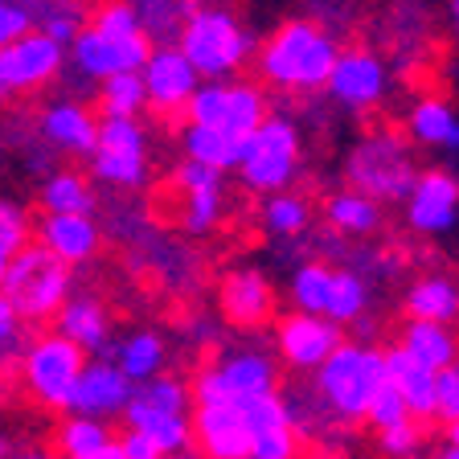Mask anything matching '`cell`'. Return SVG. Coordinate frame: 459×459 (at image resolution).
<instances>
[{
  "mask_svg": "<svg viewBox=\"0 0 459 459\" xmlns=\"http://www.w3.org/2000/svg\"><path fill=\"white\" fill-rule=\"evenodd\" d=\"M336 49L341 46L316 21L296 17V21H283L255 49V66H258V78L267 86H275V91L312 95V91H325L328 70L336 62Z\"/></svg>",
  "mask_w": 459,
  "mask_h": 459,
  "instance_id": "cell-1",
  "label": "cell"
},
{
  "mask_svg": "<svg viewBox=\"0 0 459 459\" xmlns=\"http://www.w3.org/2000/svg\"><path fill=\"white\" fill-rule=\"evenodd\" d=\"M385 382V357L382 349L361 341H341L320 369L312 373L316 406L325 414V422H341V427H357L365 422L373 394Z\"/></svg>",
  "mask_w": 459,
  "mask_h": 459,
  "instance_id": "cell-2",
  "label": "cell"
},
{
  "mask_svg": "<svg viewBox=\"0 0 459 459\" xmlns=\"http://www.w3.org/2000/svg\"><path fill=\"white\" fill-rule=\"evenodd\" d=\"M414 177H419L414 143L390 124L369 127L344 152V181H349V189L377 201V205H402Z\"/></svg>",
  "mask_w": 459,
  "mask_h": 459,
  "instance_id": "cell-3",
  "label": "cell"
},
{
  "mask_svg": "<svg viewBox=\"0 0 459 459\" xmlns=\"http://www.w3.org/2000/svg\"><path fill=\"white\" fill-rule=\"evenodd\" d=\"M177 49L197 70L201 82H221V78H238L258 46L250 38V29L234 13L193 9V17L177 33Z\"/></svg>",
  "mask_w": 459,
  "mask_h": 459,
  "instance_id": "cell-4",
  "label": "cell"
},
{
  "mask_svg": "<svg viewBox=\"0 0 459 459\" xmlns=\"http://www.w3.org/2000/svg\"><path fill=\"white\" fill-rule=\"evenodd\" d=\"M70 296H74V271L62 267L38 242H29L13 255L4 283H0V299L13 307L21 325H54L57 307Z\"/></svg>",
  "mask_w": 459,
  "mask_h": 459,
  "instance_id": "cell-5",
  "label": "cell"
},
{
  "mask_svg": "<svg viewBox=\"0 0 459 459\" xmlns=\"http://www.w3.org/2000/svg\"><path fill=\"white\" fill-rule=\"evenodd\" d=\"M189 382L177 373H160L152 382L132 385V398H127L119 419L127 430H140L143 439H152L164 459H172L189 451Z\"/></svg>",
  "mask_w": 459,
  "mask_h": 459,
  "instance_id": "cell-6",
  "label": "cell"
},
{
  "mask_svg": "<svg viewBox=\"0 0 459 459\" xmlns=\"http://www.w3.org/2000/svg\"><path fill=\"white\" fill-rule=\"evenodd\" d=\"M299 160H304V143H299V127L296 119L271 111L255 132L242 140L238 152V181L247 185L250 193H287V185L299 177Z\"/></svg>",
  "mask_w": 459,
  "mask_h": 459,
  "instance_id": "cell-7",
  "label": "cell"
},
{
  "mask_svg": "<svg viewBox=\"0 0 459 459\" xmlns=\"http://www.w3.org/2000/svg\"><path fill=\"white\" fill-rule=\"evenodd\" d=\"M267 115L271 103L263 82H250V78L238 74V78H221V82H201L193 91L189 107H185V124L210 127V132L242 143Z\"/></svg>",
  "mask_w": 459,
  "mask_h": 459,
  "instance_id": "cell-8",
  "label": "cell"
},
{
  "mask_svg": "<svg viewBox=\"0 0 459 459\" xmlns=\"http://www.w3.org/2000/svg\"><path fill=\"white\" fill-rule=\"evenodd\" d=\"M86 357L78 353L66 336H57L54 328L49 333L29 336L17 353V373H21V390L29 398L46 406V411L66 414L70 394L78 385V373H82Z\"/></svg>",
  "mask_w": 459,
  "mask_h": 459,
  "instance_id": "cell-9",
  "label": "cell"
},
{
  "mask_svg": "<svg viewBox=\"0 0 459 459\" xmlns=\"http://www.w3.org/2000/svg\"><path fill=\"white\" fill-rule=\"evenodd\" d=\"M279 390V365L267 349L258 344H238V349H226L213 365H201L197 377L189 382V398L193 406H205V402H247L255 394H271Z\"/></svg>",
  "mask_w": 459,
  "mask_h": 459,
  "instance_id": "cell-10",
  "label": "cell"
},
{
  "mask_svg": "<svg viewBox=\"0 0 459 459\" xmlns=\"http://www.w3.org/2000/svg\"><path fill=\"white\" fill-rule=\"evenodd\" d=\"M91 172L111 189L135 193L148 185L152 172V143L140 119H99L95 148H91Z\"/></svg>",
  "mask_w": 459,
  "mask_h": 459,
  "instance_id": "cell-11",
  "label": "cell"
},
{
  "mask_svg": "<svg viewBox=\"0 0 459 459\" xmlns=\"http://www.w3.org/2000/svg\"><path fill=\"white\" fill-rule=\"evenodd\" d=\"M62 66H66V49L29 29L25 38L9 41L0 49V103L49 86L62 74Z\"/></svg>",
  "mask_w": 459,
  "mask_h": 459,
  "instance_id": "cell-12",
  "label": "cell"
},
{
  "mask_svg": "<svg viewBox=\"0 0 459 459\" xmlns=\"http://www.w3.org/2000/svg\"><path fill=\"white\" fill-rule=\"evenodd\" d=\"M242 427H247V459H296L299 455V430L287 411V398L279 390L255 394L238 402Z\"/></svg>",
  "mask_w": 459,
  "mask_h": 459,
  "instance_id": "cell-13",
  "label": "cell"
},
{
  "mask_svg": "<svg viewBox=\"0 0 459 459\" xmlns=\"http://www.w3.org/2000/svg\"><path fill=\"white\" fill-rule=\"evenodd\" d=\"M325 91L344 111H373L385 99V91H390V74H385V62L373 49L349 46V49H336V62L328 70Z\"/></svg>",
  "mask_w": 459,
  "mask_h": 459,
  "instance_id": "cell-14",
  "label": "cell"
},
{
  "mask_svg": "<svg viewBox=\"0 0 459 459\" xmlns=\"http://www.w3.org/2000/svg\"><path fill=\"white\" fill-rule=\"evenodd\" d=\"M140 82H143V107H152L160 119H181L193 91L201 86V78L177 46H152V54H148V62L140 70Z\"/></svg>",
  "mask_w": 459,
  "mask_h": 459,
  "instance_id": "cell-15",
  "label": "cell"
},
{
  "mask_svg": "<svg viewBox=\"0 0 459 459\" xmlns=\"http://www.w3.org/2000/svg\"><path fill=\"white\" fill-rule=\"evenodd\" d=\"M406 226L414 234H427V238H439L451 234L459 221V181L451 169H427L414 177L411 193H406Z\"/></svg>",
  "mask_w": 459,
  "mask_h": 459,
  "instance_id": "cell-16",
  "label": "cell"
},
{
  "mask_svg": "<svg viewBox=\"0 0 459 459\" xmlns=\"http://www.w3.org/2000/svg\"><path fill=\"white\" fill-rule=\"evenodd\" d=\"M148 54H152V41L143 38V33L132 41H107V38H99L95 29H82L66 46V62L74 66V74L91 78V82H103V78L124 74V70L140 74Z\"/></svg>",
  "mask_w": 459,
  "mask_h": 459,
  "instance_id": "cell-17",
  "label": "cell"
},
{
  "mask_svg": "<svg viewBox=\"0 0 459 459\" xmlns=\"http://www.w3.org/2000/svg\"><path fill=\"white\" fill-rule=\"evenodd\" d=\"M218 307L226 325L242 333H258L263 325L275 320V287L258 267H234L218 283Z\"/></svg>",
  "mask_w": 459,
  "mask_h": 459,
  "instance_id": "cell-18",
  "label": "cell"
},
{
  "mask_svg": "<svg viewBox=\"0 0 459 459\" xmlns=\"http://www.w3.org/2000/svg\"><path fill=\"white\" fill-rule=\"evenodd\" d=\"M344 341V333L336 325H328L325 316H304L287 312L275 320V349L291 369L316 373L320 365L333 357V349Z\"/></svg>",
  "mask_w": 459,
  "mask_h": 459,
  "instance_id": "cell-19",
  "label": "cell"
},
{
  "mask_svg": "<svg viewBox=\"0 0 459 459\" xmlns=\"http://www.w3.org/2000/svg\"><path fill=\"white\" fill-rule=\"evenodd\" d=\"M127 398H132V382L124 373L115 369L103 357H86L82 373H78V385L70 394L66 414H78V419H95V422H111L124 414Z\"/></svg>",
  "mask_w": 459,
  "mask_h": 459,
  "instance_id": "cell-20",
  "label": "cell"
},
{
  "mask_svg": "<svg viewBox=\"0 0 459 459\" xmlns=\"http://www.w3.org/2000/svg\"><path fill=\"white\" fill-rule=\"evenodd\" d=\"M33 242L62 263V267H86L103 250V230L95 218H74V213H41L33 221Z\"/></svg>",
  "mask_w": 459,
  "mask_h": 459,
  "instance_id": "cell-21",
  "label": "cell"
},
{
  "mask_svg": "<svg viewBox=\"0 0 459 459\" xmlns=\"http://www.w3.org/2000/svg\"><path fill=\"white\" fill-rule=\"evenodd\" d=\"M189 447L205 459H247V427L234 402H205L189 414Z\"/></svg>",
  "mask_w": 459,
  "mask_h": 459,
  "instance_id": "cell-22",
  "label": "cell"
},
{
  "mask_svg": "<svg viewBox=\"0 0 459 459\" xmlns=\"http://www.w3.org/2000/svg\"><path fill=\"white\" fill-rule=\"evenodd\" d=\"M54 333L66 336L82 357H107V349L115 341L111 312L95 296H70L54 316Z\"/></svg>",
  "mask_w": 459,
  "mask_h": 459,
  "instance_id": "cell-23",
  "label": "cell"
},
{
  "mask_svg": "<svg viewBox=\"0 0 459 459\" xmlns=\"http://www.w3.org/2000/svg\"><path fill=\"white\" fill-rule=\"evenodd\" d=\"M38 132L49 148L66 156H91L99 132V115L78 99H57L38 115Z\"/></svg>",
  "mask_w": 459,
  "mask_h": 459,
  "instance_id": "cell-24",
  "label": "cell"
},
{
  "mask_svg": "<svg viewBox=\"0 0 459 459\" xmlns=\"http://www.w3.org/2000/svg\"><path fill=\"white\" fill-rule=\"evenodd\" d=\"M406 140L427 148V152H443L447 160H455L459 115H455V107H451V99H443V95L414 99V107L406 111Z\"/></svg>",
  "mask_w": 459,
  "mask_h": 459,
  "instance_id": "cell-25",
  "label": "cell"
},
{
  "mask_svg": "<svg viewBox=\"0 0 459 459\" xmlns=\"http://www.w3.org/2000/svg\"><path fill=\"white\" fill-rule=\"evenodd\" d=\"M103 361H111L127 382L140 385V382H152V377L164 373V365H169V344H164V336L152 333V328H135L124 341H111Z\"/></svg>",
  "mask_w": 459,
  "mask_h": 459,
  "instance_id": "cell-26",
  "label": "cell"
},
{
  "mask_svg": "<svg viewBox=\"0 0 459 459\" xmlns=\"http://www.w3.org/2000/svg\"><path fill=\"white\" fill-rule=\"evenodd\" d=\"M382 357H385V382L402 394L406 414H411L414 422H422V427L435 422V373L422 369V365H414L398 344L382 349Z\"/></svg>",
  "mask_w": 459,
  "mask_h": 459,
  "instance_id": "cell-27",
  "label": "cell"
},
{
  "mask_svg": "<svg viewBox=\"0 0 459 459\" xmlns=\"http://www.w3.org/2000/svg\"><path fill=\"white\" fill-rule=\"evenodd\" d=\"M459 316V287L447 275H422L406 287V320L422 325H447Z\"/></svg>",
  "mask_w": 459,
  "mask_h": 459,
  "instance_id": "cell-28",
  "label": "cell"
},
{
  "mask_svg": "<svg viewBox=\"0 0 459 459\" xmlns=\"http://www.w3.org/2000/svg\"><path fill=\"white\" fill-rule=\"evenodd\" d=\"M41 213H74V218H95L99 193L95 181L78 169H62L41 181Z\"/></svg>",
  "mask_w": 459,
  "mask_h": 459,
  "instance_id": "cell-29",
  "label": "cell"
},
{
  "mask_svg": "<svg viewBox=\"0 0 459 459\" xmlns=\"http://www.w3.org/2000/svg\"><path fill=\"white\" fill-rule=\"evenodd\" d=\"M402 353L411 357L414 365L439 373L447 365H455V333L447 325H422V320H406L402 336L394 341Z\"/></svg>",
  "mask_w": 459,
  "mask_h": 459,
  "instance_id": "cell-30",
  "label": "cell"
},
{
  "mask_svg": "<svg viewBox=\"0 0 459 459\" xmlns=\"http://www.w3.org/2000/svg\"><path fill=\"white\" fill-rule=\"evenodd\" d=\"M177 193V205H172V218L185 234L201 238V234H213L226 218V189L218 185H201V189H172Z\"/></svg>",
  "mask_w": 459,
  "mask_h": 459,
  "instance_id": "cell-31",
  "label": "cell"
},
{
  "mask_svg": "<svg viewBox=\"0 0 459 459\" xmlns=\"http://www.w3.org/2000/svg\"><path fill=\"white\" fill-rule=\"evenodd\" d=\"M325 226L341 238H369L382 226V205L353 189H341L325 201Z\"/></svg>",
  "mask_w": 459,
  "mask_h": 459,
  "instance_id": "cell-32",
  "label": "cell"
},
{
  "mask_svg": "<svg viewBox=\"0 0 459 459\" xmlns=\"http://www.w3.org/2000/svg\"><path fill=\"white\" fill-rule=\"evenodd\" d=\"M21 4H25L29 21H33V33L49 38L54 46H62V49H66L70 41L86 29L82 0H21Z\"/></svg>",
  "mask_w": 459,
  "mask_h": 459,
  "instance_id": "cell-33",
  "label": "cell"
},
{
  "mask_svg": "<svg viewBox=\"0 0 459 459\" xmlns=\"http://www.w3.org/2000/svg\"><path fill=\"white\" fill-rule=\"evenodd\" d=\"M135 13V21H140L143 38L160 41V46H177V33H181V25L193 17V9H201L197 0H127Z\"/></svg>",
  "mask_w": 459,
  "mask_h": 459,
  "instance_id": "cell-34",
  "label": "cell"
},
{
  "mask_svg": "<svg viewBox=\"0 0 459 459\" xmlns=\"http://www.w3.org/2000/svg\"><path fill=\"white\" fill-rule=\"evenodd\" d=\"M258 226L267 230L271 238H304L312 230V201L299 197V193H271V197H263Z\"/></svg>",
  "mask_w": 459,
  "mask_h": 459,
  "instance_id": "cell-35",
  "label": "cell"
},
{
  "mask_svg": "<svg viewBox=\"0 0 459 459\" xmlns=\"http://www.w3.org/2000/svg\"><path fill=\"white\" fill-rule=\"evenodd\" d=\"M369 312V283H365L357 271H333V283H328V304H325V320L336 328L357 325L361 316Z\"/></svg>",
  "mask_w": 459,
  "mask_h": 459,
  "instance_id": "cell-36",
  "label": "cell"
},
{
  "mask_svg": "<svg viewBox=\"0 0 459 459\" xmlns=\"http://www.w3.org/2000/svg\"><path fill=\"white\" fill-rule=\"evenodd\" d=\"M181 152H185V160H197V164H205V169H213V172H234L242 143L226 140V135L210 132V127L185 124L181 127Z\"/></svg>",
  "mask_w": 459,
  "mask_h": 459,
  "instance_id": "cell-37",
  "label": "cell"
},
{
  "mask_svg": "<svg viewBox=\"0 0 459 459\" xmlns=\"http://www.w3.org/2000/svg\"><path fill=\"white\" fill-rule=\"evenodd\" d=\"M115 435L107 422H95V419H78V414H66L57 422L54 430V455L57 459H86L95 455L99 447H107Z\"/></svg>",
  "mask_w": 459,
  "mask_h": 459,
  "instance_id": "cell-38",
  "label": "cell"
},
{
  "mask_svg": "<svg viewBox=\"0 0 459 459\" xmlns=\"http://www.w3.org/2000/svg\"><path fill=\"white\" fill-rule=\"evenodd\" d=\"M328 283H333V267L312 258L304 267H296L291 283H287V296H291V312H304V316H325L328 304Z\"/></svg>",
  "mask_w": 459,
  "mask_h": 459,
  "instance_id": "cell-39",
  "label": "cell"
},
{
  "mask_svg": "<svg viewBox=\"0 0 459 459\" xmlns=\"http://www.w3.org/2000/svg\"><path fill=\"white\" fill-rule=\"evenodd\" d=\"M143 111V82L140 74L124 70L99 82V119H140Z\"/></svg>",
  "mask_w": 459,
  "mask_h": 459,
  "instance_id": "cell-40",
  "label": "cell"
},
{
  "mask_svg": "<svg viewBox=\"0 0 459 459\" xmlns=\"http://www.w3.org/2000/svg\"><path fill=\"white\" fill-rule=\"evenodd\" d=\"M86 29H95L99 38H107V41H132V38H140L143 33L127 0H103V4L91 13Z\"/></svg>",
  "mask_w": 459,
  "mask_h": 459,
  "instance_id": "cell-41",
  "label": "cell"
},
{
  "mask_svg": "<svg viewBox=\"0 0 459 459\" xmlns=\"http://www.w3.org/2000/svg\"><path fill=\"white\" fill-rule=\"evenodd\" d=\"M435 422L447 430V439H455V427H459V369L455 365L435 373Z\"/></svg>",
  "mask_w": 459,
  "mask_h": 459,
  "instance_id": "cell-42",
  "label": "cell"
},
{
  "mask_svg": "<svg viewBox=\"0 0 459 459\" xmlns=\"http://www.w3.org/2000/svg\"><path fill=\"white\" fill-rule=\"evenodd\" d=\"M422 422L406 419L402 427H390V430H377V447H382L385 459H414L422 451Z\"/></svg>",
  "mask_w": 459,
  "mask_h": 459,
  "instance_id": "cell-43",
  "label": "cell"
},
{
  "mask_svg": "<svg viewBox=\"0 0 459 459\" xmlns=\"http://www.w3.org/2000/svg\"><path fill=\"white\" fill-rule=\"evenodd\" d=\"M406 419H411V414H406V402H402V394L394 390L390 382H382V390L373 394L369 411H365V422H369L373 430H390V427H402Z\"/></svg>",
  "mask_w": 459,
  "mask_h": 459,
  "instance_id": "cell-44",
  "label": "cell"
},
{
  "mask_svg": "<svg viewBox=\"0 0 459 459\" xmlns=\"http://www.w3.org/2000/svg\"><path fill=\"white\" fill-rule=\"evenodd\" d=\"M0 242L9 250H21L33 242V218L25 213V205L0 197Z\"/></svg>",
  "mask_w": 459,
  "mask_h": 459,
  "instance_id": "cell-45",
  "label": "cell"
},
{
  "mask_svg": "<svg viewBox=\"0 0 459 459\" xmlns=\"http://www.w3.org/2000/svg\"><path fill=\"white\" fill-rule=\"evenodd\" d=\"M29 29H33V21H29L25 4L21 0H0V49L9 46V41L25 38Z\"/></svg>",
  "mask_w": 459,
  "mask_h": 459,
  "instance_id": "cell-46",
  "label": "cell"
},
{
  "mask_svg": "<svg viewBox=\"0 0 459 459\" xmlns=\"http://www.w3.org/2000/svg\"><path fill=\"white\" fill-rule=\"evenodd\" d=\"M21 328L25 325H21L17 316H13V307L0 299V361L21 353Z\"/></svg>",
  "mask_w": 459,
  "mask_h": 459,
  "instance_id": "cell-47",
  "label": "cell"
},
{
  "mask_svg": "<svg viewBox=\"0 0 459 459\" xmlns=\"http://www.w3.org/2000/svg\"><path fill=\"white\" fill-rule=\"evenodd\" d=\"M115 443H119V451H124V459H164L160 451H156V443L152 439H143L140 430H119L115 435Z\"/></svg>",
  "mask_w": 459,
  "mask_h": 459,
  "instance_id": "cell-48",
  "label": "cell"
},
{
  "mask_svg": "<svg viewBox=\"0 0 459 459\" xmlns=\"http://www.w3.org/2000/svg\"><path fill=\"white\" fill-rule=\"evenodd\" d=\"M13 459H57V455L49 447H25V451H17Z\"/></svg>",
  "mask_w": 459,
  "mask_h": 459,
  "instance_id": "cell-49",
  "label": "cell"
},
{
  "mask_svg": "<svg viewBox=\"0 0 459 459\" xmlns=\"http://www.w3.org/2000/svg\"><path fill=\"white\" fill-rule=\"evenodd\" d=\"M86 459H124V451H119V443L111 439V443H107V447H99L95 455H86Z\"/></svg>",
  "mask_w": 459,
  "mask_h": 459,
  "instance_id": "cell-50",
  "label": "cell"
},
{
  "mask_svg": "<svg viewBox=\"0 0 459 459\" xmlns=\"http://www.w3.org/2000/svg\"><path fill=\"white\" fill-rule=\"evenodd\" d=\"M17 455V443H13L9 430H0V459H13Z\"/></svg>",
  "mask_w": 459,
  "mask_h": 459,
  "instance_id": "cell-51",
  "label": "cell"
},
{
  "mask_svg": "<svg viewBox=\"0 0 459 459\" xmlns=\"http://www.w3.org/2000/svg\"><path fill=\"white\" fill-rule=\"evenodd\" d=\"M13 255H17V250H9V247H4V242H0V283H4V271H9Z\"/></svg>",
  "mask_w": 459,
  "mask_h": 459,
  "instance_id": "cell-52",
  "label": "cell"
},
{
  "mask_svg": "<svg viewBox=\"0 0 459 459\" xmlns=\"http://www.w3.org/2000/svg\"><path fill=\"white\" fill-rule=\"evenodd\" d=\"M439 459H459V447H455V439H447L439 447Z\"/></svg>",
  "mask_w": 459,
  "mask_h": 459,
  "instance_id": "cell-53",
  "label": "cell"
},
{
  "mask_svg": "<svg viewBox=\"0 0 459 459\" xmlns=\"http://www.w3.org/2000/svg\"><path fill=\"white\" fill-rule=\"evenodd\" d=\"M172 459H189V455H172Z\"/></svg>",
  "mask_w": 459,
  "mask_h": 459,
  "instance_id": "cell-54",
  "label": "cell"
}]
</instances>
